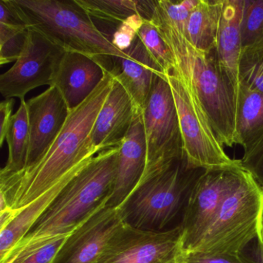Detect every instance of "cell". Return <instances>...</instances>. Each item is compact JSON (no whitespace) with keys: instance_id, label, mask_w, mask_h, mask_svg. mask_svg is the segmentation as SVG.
<instances>
[{"instance_id":"cell-7","label":"cell","mask_w":263,"mask_h":263,"mask_svg":"<svg viewBox=\"0 0 263 263\" xmlns=\"http://www.w3.org/2000/svg\"><path fill=\"white\" fill-rule=\"evenodd\" d=\"M141 118L147 156L145 169L138 186L185 156L176 105L167 78L158 73L154 77Z\"/></svg>"},{"instance_id":"cell-31","label":"cell","mask_w":263,"mask_h":263,"mask_svg":"<svg viewBox=\"0 0 263 263\" xmlns=\"http://www.w3.org/2000/svg\"><path fill=\"white\" fill-rule=\"evenodd\" d=\"M243 168L263 189V135L247 149L241 159Z\"/></svg>"},{"instance_id":"cell-21","label":"cell","mask_w":263,"mask_h":263,"mask_svg":"<svg viewBox=\"0 0 263 263\" xmlns=\"http://www.w3.org/2000/svg\"><path fill=\"white\" fill-rule=\"evenodd\" d=\"M222 1L199 0L189 16L184 36L201 51L210 53L216 48Z\"/></svg>"},{"instance_id":"cell-8","label":"cell","mask_w":263,"mask_h":263,"mask_svg":"<svg viewBox=\"0 0 263 263\" xmlns=\"http://www.w3.org/2000/svg\"><path fill=\"white\" fill-rule=\"evenodd\" d=\"M176 105L184 155L191 165L202 169L234 165L226 155L196 95L187 81L172 71L166 76Z\"/></svg>"},{"instance_id":"cell-29","label":"cell","mask_w":263,"mask_h":263,"mask_svg":"<svg viewBox=\"0 0 263 263\" xmlns=\"http://www.w3.org/2000/svg\"><path fill=\"white\" fill-rule=\"evenodd\" d=\"M198 2L199 0H158L156 1V7L183 34L185 35L189 16Z\"/></svg>"},{"instance_id":"cell-16","label":"cell","mask_w":263,"mask_h":263,"mask_svg":"<svg viewBox=\"0 0 263 263\" xmlns=\"http://www.w3.org/2000/svg\"><path fill=\"white\" fill-rule=\"evenodd\" d=\"M125 53L130 58H113L110 71L128 93L133 103L135 116H138L142 114L145 107L152 90L154 77L156 73L163 75L139 38L137 37Z\"/></svg>"},{"instance_id":"cell-5","label":"cell","mask_w":263,"mask_h":263,"mask_svg":"<svg viewBox=\"0 0 263 263\" xmlns=\"http://www.w3.org/2000/svg\"><path fill=\"white\" fill-rule=\"evenodd\" d=\"M262 211L263 189L241 166L218 212L190 252L238 255L259 238Z\"/></svg>"},{"instance_id":"cell-9","label":"cell","mask_w":263,"mask_h":263,"mask_svg":"<svg viewBox=\"0 0 263 263\" xmlns=\"http://www.w3.org/2000/svg\"><path fill=\"white\" fill-rule=\"evenodd\" d=\"M183 253L181 224L157 232L125 221L95 263H178Z\"/></svg>"},{"instance_id":"cell-30","label":"cell","mask_w":263,"mask_h":263,"mask_svg":"<svg viewBox=\"0 0 263 263\" xmlns=\"http://www.w3.org/2000/svg\"><path fill=\"white\" fill-rule=\"evenodd\" d=\"M144 20L142 16L136 14L120 24L111 39L113 45L124 53L127 51L138 37V30L142 25Z\"/></svg>"},{"instance_id":"cell-14","label":"cell","mask_w":263,"mask_h":263,"mask_svg":"<svg viewBox=\"0 0 263 263\" xmlns=\"http://www.w3.org/2000/svg\"><path fill=\"white\" fill-rule=\"evenodd\" d=\"M145 135L141 115L135 116L118 154L116 175L107 204L120 208L139 184L146 165Z\"/></svg>"},{"instance_id":"cell-20","label":"cell","mask_w":263,"mask_h":263,"mask_svg":"<svg viewBox=\"0 0 263 263\" xmlns=\"http://www.w3.org/2000/svg\"><path fill=\"white\" fill-rule=\"evenodd\" d=\"M235 144L244 150L263 135V93L238 84L235 101Z\"/></svg>"},{"instance_id":"cell-6","label":"cell","mask_w":263,"mask_h":263,"mask_svg":"<svg viewBox=\"0 0 263 263\" xmlns=\"http://www.w3.org/2000/svg\"><path fill=\"white\" fill-rule=\"evenodd\" d=\"M205 169L191 165L184 156L135 189L120 208L127 224L144 230H167L183 212L196 180Z\"/></svg>"},{"instance_id":"cell-13","label":"cell","mask_w":263,"mask_h":263,"mask_svg":"<svg viewBox=\"0 0 263 263\" xmlns=\"http://www.w3.org/2000/svg\"><path fill=\"white\" fill-rule=\"evenodd\" d=\"M30 145L26 167L36 164L47 153L61 133L67 117L68 107L54 86L27 101Z\"/></svg>"},{"instance_id":"cell-17","label":"cell","mask_w":263,"mask_h":263,"mask_svg":"<svg viewBox=\"0 0 263 263\" xmlns=\"http://www.w3.org/2000/svg\"><path fill=\"white\" fill-rule=\"evenodd\" d=\"M135 118L132 99L114 78L111 90L98 114L92 130V141L98 152L122 144Z\"/></svg>"},{"instance_id":"cell-27","label":"cell","mask_w":263,"mask_h":263,"mask_svg":"<svg viewBox=\"0 0 263 263\" xmlns=\"http://www.w3.org/2000/svg\"><path fill=\"white\" fill-rule=\"evenodd\" d=\"M238 75V84L263 93V45L242 49Z\"/></svg>"},{"instance_id":"cell-35","label":"cell","mask_w":263,"mask_h":263,"mask_svg":"<svg viewBox=\"0 0 263 263\" xmlns=\"http://www.w3.org/2000/svg\"><path fill=\"white\" fill-rule=\"evenodd\" d=\"M16 210L11 209H6L5 211L0 212V226L1 229L7 226L14 218Z\"/></svg>"},{"instance_id":"cell-18","label":"cell","mask_w":263,"mask_h":263,"mask_svg":"<svg viewBox=\"0 0 263 263\" xmlns=\"http://www.w3.org/2000/svg\"><path fill=\"white\" fill-rule=\"evenodd\" d=\"M244 0H223L217 36V55L220 64L238 90V64L242 50L241 21Z\"/></svg>"},{"instance_id":"cell-23","label":"cell","mask_w":263,"mask_h":263,"mask_svg":"<svg viewBox=\"0 0 263 263\" xmlns=\"http://www.w3.org/2000/svg\"><path fill=\"white\" fill-rule=\"evenodd\" d=\"M6 141L8 144L9 155L5 167L0 172L2 175L20 172L26 167L27 164L30 145V128L25 99L21 100L19 109L13 115Z\"/></svg>"},{"instance_id":"cell-26","label":"cell","mask_w":263,"mask_h":263,"mask_svg":"<svg viewBox=\"0 0 263 263\" xmlns=\"http://www.w3.org/2000/svg\"><path fill=\"white\" fill-rule=\"evenodd\" d=\"M241 36L242 49L263 45V0H244Z\"/></svg>"},{"instance_id":"cell-4","label":"cell","mask_w":263,"mask_h":263,"mask_svg":"<svg viewBox=\"0 0 263 263\" xmlns=\"http://www.w3.org/2000/svg\"><path fill=\"white\" fill-rule=\"evenodd\" d=\"M29 28L42 33L65 52L102 62L110 70L114 58L130 56L117 49L75 0H13Z\"/></svg>"},{"instance_id":"cell-3","label":"cell","mask_w":263,"mask_h":263,"mask_svg":"<svg viewBox=\"0 0 263 263\" xmlns=\"http://www.w3.org/2000/svg\"><path fill=\"white\" fill-rule=\"evenodd\" d=\"M121 145L98 153L61 191L3 263H8L20 249L33 241L72 233L107 203L115 182Z\"/></svg>"},{"instance_id":"cell-34","label":"cell","mask_w":263,"mask_h":263,"mask_svg":"<svg viewBox=\"0 0 263 263\" xmlns=\"http://www.w3.org/2000/svg\"><path fill=\"white\" fill-rule=\"evenodd\" d=\"M245 263H263V243L258 238L251 241L238 254Z\"/></svg>"},{"instance_id":"cell-28","label":"cell","mask_w":263,"mask_h":263,"mask_svg":"<svg viewBox=\"0 0 263 263\" xmlns=\"http://www.w3.org/2000/svg\"><path fill=\"white\" fill-rule=\"evenodd\" d=\"M28 27L0 24V64L16 62L27 42Z\"/></svg>"},{"instance_id":"cell-33","label":"cell","mask_w":263,"mask_h":263,"mask_svg":"<svg viewBox=\"0 0 263 263\" xmlns=\"http://www.w3.org/2000/svg\"><path fill=\"white\" fill-rule=\"evenodd\" d=\"M14 100L7 99L0 104V147L5 142L6 136L9 127L13 119V110Z\"/></svg>"},{"instance_id":"cell-1","label":"cell","mask_w":263,"mask_h":263,"mask_svg":"<svg viewBox=\"0 0 263 263\" xmlns=\"http://www.w3.org/2000/svg\"><path fill=\"white\" fill-rule=\"evenodd\" d=\"M113 82L111 72L106 70L91 95L70 110L61 133L36 164L16 173L0 174V198L8 209H23L61 180L76 176L99 153L92 141V130Z\"/></svg>"},{"instance_id":"cell-15","label":"cell","mask_w":263,"mask_h":263,"mask_svg":"<svg viewBox=\"0 0 263 263\" xmlns=\"http://www.w3.org/2000/svg\"><path fill=\"white\" fill-rule=\"evenodd\" d=\"M109 70L102 62L86 55L65 52L55 73L53 85L62 95L69 110L84 102Z\"/></svg>"},{"instance_id":"cell-24","label":"cell","mask_w":263,"mask_h":263,"mask_svg":"<svg viewBox=\"0 0 263 263\" xmlns=\"http://www.w3.org/2000/svg\"><path fill=\"white\" fill-rule=\"evenodd\" d=\"M138 37L163 76L166 78L170 74L175 67L173 57L165 41L151 20H144L138 30Z\"/></svg>"},{"instance_id":"cell-12","label":"cell","mask_w":263,"mask_h":263,"mask_svg":"<svg viewBox=\"0 0 263 263\" xmlns=\"http://www.w3.org/2000/svg\"><path fill=\"white\" fill-rule=\"evenodd\" d=\"M125 222L121 209L103 204L67 237L52 263H95Z\"/></svg>"},{"instance_id":"cell-10","label":"cell","mask_w":263,"mask_h":263,"mask_svg":"<svg viewBox=\"0 0 263 263\" xmlns=\"http://www.w3.org/2000/svg\"><path fill=\"white\" fill-rule=\"evenodd\" d=\"M241 167L239 160L229 167L206 169L198 177L189 194L180 222L184 252L192 251L204 235Z\"/></svg>"},{"instance_id":"cell-25","label":"cell","mask_w":263,"mask_h":263,"mask_svg":"<svg viewBox=\"0 0 263 263\" xmlns=\"http://www.w3.org/2000/svg\"><path fill=\"white\" fill-rule=\"evenodd\" d=\"M69 235H55L27 245L8 263H52Z\"/></svg>"},{"instance_id":"cell-22","label":"cell","mask_w":263,"mask_h":263,"mask_svg":"<svg viewBox=\"0 0 263 263\" xmlns=\"http://www.w3.org/2000/svg\"><path fill=\"white\" fill-rule=\"evenodd\" d=\"M77 4L91 17L110 25L115 30L126 20L139 14L152 20L156 1L136 0H75Z\"/></svg>"},{"instance_id":"cell-32","label":"cell","mask_w":263,"mask_h":263,"mask_svg":"<svg viewBox=\"0 0 263 263\" xmlns=\"http://www.w3.org/2000/svg\"><path fill=\"white\" fill-rule=\"evenodd\" d=\"M178 263H245L238 255H207L197 252H184Z\"/></svg>"},{"instance_id":"cell-36","label":"cell","mask_w":263,"mask_h":263,"mask_svg":"<svg viewBox=\"0 0 263 263\" xmlns=\"http://www.w3.org/2000/svg\"><path fill=\"white\" fill-rule=\"evenodd\" d=\"M258 239L261 242L263 243V211L261 218V226H260L259 238H258Z\"/></svg>"},{"instance_id":"cell-19","label":"cell","mask_w":263,"mask_h":263,"mask_svg":"<svg viewBox=\"0 0 263 263\" xmlns=\"http://www.w3.org/2000/svg\"><path fill=\"white\" fill-rule=\"evenodd\" d=\"M76 176L64 178L39 198L23 209L16 210L13 220L0 230V263L7 259L12 251L28 233L61 191Z\"/></svg>"},{"instance_id":"cell-2","label":"cell","mask_w":263,"mask_h":263,"mask_svg":"<svg viewBox=\"0 0 263 263\" xmlns=\"http://www.w3.org/2000/svg\"><path fill=\"white\" fill-rule=\"evenodd\" d=\"M151 21L173 57V71L182 77L196 95L211 126L223 146L235 144L237 90L221 67L216 50L195 48L156 7Z\"/></svg>"},{"instance_id":"cell-11","label":"cell","mask_w":263,"mask_h":263,"mask_svg":"<svg viewBox=\"0 0 263 263\" xmlns=\"http://www.w3.org/2000/svg\"><path fill=\"white\" fill-rule=\"evenodd\" d=\"M64 53L42 33L29 28L21 56L10 70L0 76V93L6 100H22L36 87L53 85Z\"/></svg>"}]
</instances>
